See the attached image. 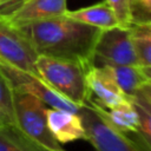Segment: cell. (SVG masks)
I'll return each instance as SVG.
<instances>
[{
    "label": "cell",
    "mask_w": 151,
    "mask_h": 151,
    "mask_svg": "<svg viewBox=\"0 0 151 151\" xmlns=\"http://www.w3.org/2000/svg\"><path fill=\"white\" fill-rule=\"evenodd\" d=\"M15 27L38 54L72 59L87 68L93 65L94 46L103 31L65 14Z\"/></svg>",
    "instance_id": "cell-1"
},
{
    "label": "cell",
    "mask_w": 151,
    "mask_h": 151,
    "mask_svg": "<svg viewBox=\"0 0 151 151\" xmlns=\"http://www.w3.org/2000/svg\"><path fill=\"white\" fill-rule=\"evenodd\" d=\"M35 68L48 86L71 103L84 106L90 101L91 92L86 84L87 67L79 61L38 54Z\"/></svg>",
    "instance_id": "cell-2"
},
{
    "label": "cell",
    "mask_w": 151,
    "mask_h": 151,
    "mask_svg": "<svg viewBox=\"0 0 151 151\" xmlns=\"http://www.w3.org/2000/svg\"><path fill=\"white\" fill-rule=\"evenodd\" d=\"M15 120L21 132L44 151H65L47 126L46 109L39 98L13 90Z\"/></svg>",
    "instance_id": "cell-3"
},
{
    "label": "cell",
    "mask_w": 151,
    "mask_h": 151,
    "mask_svg": "<svg viewBox=\"0 0 151 151\" xmlns=\"http://www.w3.org/2000/svg\"><path fill=\"white\" fill-rule=\"evenodd\" d=\"M78 114L85 129V140L94 151H149L129 133L114 129L98 111L92 99L80 106Z\"/></svg>",
    "instance_id": "cell-4"
},
{
    "label": "cell",
    "mask_w": 151,
    "mask_h": 151,
    "mask_svg": "<svg viewBox=\"0 0 151 151\" xmlns=\"http://www.w3.org/2000/svg\"><path fill=\"white\" fill-rule=\"evenodd\" d=\"M105 64L139 66L131 28L116 26L101 31L93 51V65Z\"/></svg>",
    "instance_id": "cell-5"
},
{
    "label": "cell",
    "mask_w": 151,
    "mask_h": 151,
    "mask_svg": "<svg viewBox=\"0 0 151 151\" xmlns=\"http://www.w3.org/2000/svg\"><path fill=\"white\" fill-rule=\"evenodd\" d=\"M37 57L38 53L18 27L0 19V61L38 76Z\"/></svg>",
    "instance_id": "cell-6"
},
{
    "label": "cell",
    "mask_w": 151,
    "mask_h": 151,
    "mask_svg": "<svg viewBox=\"0 0 151 151\" xmlns=\"http://www.w3.org/2000/svg\"><path fill=\"white\" fill-rule=\"evenodd\" d=\"M86 84L91 99L99 106L109 110L127 99L111 76L101 66L92 65L86 71Z\"/></svg>",
    "instance_id": "cell-7"
},
{
    "label": "cell",
    "mask_w": 151,
    "mask_h": 151,
    "mask_svg": "<svg viewBox=\"0 0 151 151\" xmlns=\"http://www.w3.org/2000/svg\"><path fill=\"white\" fill-rule=\"evenodd\" d=\"M67 12V0H26L8 18L2 19L12 26H21L34 21L64 15Z\"/></svg>",
    "instance_id": "cell-8"
},
{
    "label": "cell",
    "mask_w": 151,
    "mask_h": 151,
    "mask_svg": "<svg viewBox=\"0 0 151 151\" xmlns=\"http://www.w3.org/2000/svg\"><path fill=\"white\" fill-rule=\"evenodd\" d=\"M45 113L47 126L60 144L85 139V129L78 113H72L52 107H47Z\"/></svg>",
    "instance_id": "cell-9"
},
{
    "label": "cell",
    "mask_w": 151,
    "mask_h": 151,
    "mask_svg": "<svg viewBox=\"0 0 151 151\" xmlns=\"http://www.w3.org/2000/svg\"><path fill=\"white\" fill-rule=\"evenodd\" d=\"M66 17L77 20L79 22L93 26L100 29H107L118 26V21L112 9L105 0L91 5L88 7H83L76 11H68L65 13Z\"/></svg>",
    "instance_id": "cell-10"
},
{
    "label": "cell",
    "mask_w": 151,
    "mask_h": 151,
    "mask_svg": "<svg viewBox=\"0 0 151 151\" xmlns=\"http://www.w3.org/2000/svg\"><path fill=\"white\" fill-rule=\"evenodd\" d=\"M94 105L97 106L98 111L103 114V117L118 131H122L124 133H131L138 131V125H139L138 113L134 106L132 105L129 96L126 100L122 101L120 104L109 110L97 105L96 103Z\"/></svg>",
    "instance_id": "cell-11"
},
{
    "label": "cell",
    "mask_w": 151,
    "mask_h": 151,
    "mask_svg": "<svg viewBox=\"0 0 151 151\" xmlns=\"http://www.w3.org/2000/svg\"><path fill=\"white\" fill-rule=\"evenodd\" d=\"M100 66L104 67V70L111 76L113 81L125 96L134 94L146 80L142 74L139 66L117 64H105Z\"/></svg>",
    "instance_id": "cell-12"
},
{
    "label": "cell",
    "mask_w": 151,
    "mask_h": 151,
    "mask_svg": "<svg viewBox=\"0 0 151 151\" xmlns=\"http://www.w3.org/2000/svg\"><path fill=\"white\" fill-rule=\"evenodd\" d=\"M129 98L134 106L139 119L138 131L131 133L136 136L133 138L138 140L143 147L151 151V103L139 90L134 94L129 96Z\"/></svg>",
    "instance_id": "cell-13"
},
{
    "label": "cell",
    "mask_w": 151,
    "mask_h": 151,
    "mask_svg": "<svg viewBox=\"0 0 151 151\" xmlns=\"http://www.w3.org/2000/svg\"><path fill=\"white\" fill-rule=\"evenodd\" d=\"M130 28L139 66H151V24L132 25Z\"/></svg>",
    "instance_id": "cell-14"
},
{
    "label": "cell",
    "mask_w": 151,
    "mask_h": 151,
    "mask_svg": "<svg viewBox=\"0 0 151 151\" xmlns=\"http://www.w3.org/2000/svg\"><path fill=\"white\" fill-rule=\"evenodd\" d=\"M15 123L17 120L13 103V88L0 74V127Z\"/></svg>",
    "instance_id": "cell-15"
},
{
    "label": "cell",
    "mask_w": 151,
    "mask_h": 151,
    "mask_svg": "<svg viewBox=\"0 0 151 151\" xmlns=\"http://www.w3.org/2000/svg\"><path fill=\"white\" fill-rule=\"evenodd\" d=\"M132 25L151 24V0H130Z\"/></svg>",
    "instance_id": "cell-16"
},
{
    "label": "cell",
    "mask_w": 151,
    "mask_h": 151,
    "mask_svg": "<svg viewBox=\"0 0 151 151\" xmlns=\"http://www.w3.org/2000/svg\"><path fill=\"white\" fill-rule=\"evenodd\" d=\"M112 9L119 27L130 28L132 26L130 13V0H105Z\"/></svg>",
    "instance_id": "cell-17"
},
{
    "label": "cell",
    "mask_w": 151,
    "mask_h": 151,
    "mask_svg": "<svg viewBox=\"0 0 151 151\" xmlns=\"http://www.w3.org/2000/svg\"><path fill=\"white\" fill-rule=\"evenodd\" d=\"M26 0H0V19L8 18Z\"/></svg>",
    "instance_id": "cell-18"
},
{
    "label": "cell",
    "mask_w": 151,
    "mask_h": 151,
    "mask_svg": "<svg viewBox=\"0 0 151 151\" xmlns=\"http://www.w3.org/2000/svg\"><path fill=\"white\" fill-rule=\"evenodd\" d=\"M0 151H24L9 137L0 133Z\"/></svg>",
    "instance_id": "cell-19"
},
{
    "label": "cell",
    "mask_w": 151,
    "mask_h": 151,
    "mask_svg": "<svg viewBox=\"0 0 151 151\" xmlns=\"http://www.w3.org/2000/svg\"><path fill=\"white\" fill-rule=\"evenodd\" d=\"M139 91H140V92L144 94V97L151 103V80H145V81L142 84Z\"/></svg>",
    "instance_id": "cell-20"
},
{
    "label": "cell",
    "mask_w": 151,
    "mask_h": 151,
    "mask_svg": "<svg viewBox=\"0 0 151 151\" xmlns=\"http://www.w3.org/2000/svg\"><path fill=\"white\" fill-rule=\"evenodd\" d=\"M142 74L145 77L146 80H151V66H139Z\"/></svg>",
    "instance_id": "cell-21"
}]
</instances>
